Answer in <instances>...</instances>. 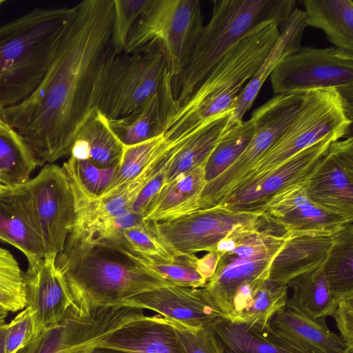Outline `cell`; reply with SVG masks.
<instances>
[{
    "label": "cell",
    "mask_w": 353,
    "mask_h": 353,
    "mask_svg": "<svg viewBox=\"0 0 353 353\" xmlns=\"http://www.w3.org/2000/svg\"><path fill=\"white\" fill-rule=\"evenodd\" d=\"M114 13V0H85L73 6L38 88L23 102L0 110L38 165L70 154L79 129L97 108L102 79L116 55Z\"/></svg>",
    "instance_id": "obj_1"
},
{
    "label": "cell",
    "mask_w": 353,
    "mask_h": 353,
    "mask_svg": "<svg viewBox=\"0 0 353 353\" xmlns=\"http://www.w3.org/2000/svg\"><path fill=\"white\" fill-rule=\"evenodd\" d=\"M55 266L73 304L83 310L120 305L140 293L174 285L110 239L92 243L69 234Z\"/></svg>",
    "instance_id": "obj_2"
},
{
    "label": "cell",
    "mask_w": 353,
    "mask_h": 353,
    "mask_svg": "<svg viewBox=\"0 0 353 353\" xmlns=\"http://www.w3.org/2000/svg\"><path fill=\"white\" fill-rule=\"evenodd\" d=\"M280 36L274 22L262 23L234 43L192 94L170 114L163 136L178 144L203 125L231 112L243 85L256 74Z\"/></svg>",
    "instance_id": "obj_3"
},
{
    "label": "cell",
    "mask_w": 353,
    "mask_h": 353,
    "mask_svg": "<svg viewBox=\"0 0 353 353\" xmlns=\"http://www.w3.org/2000/svg\"><path fill=\"white\" fill-rule=\"evenodd\" d=\"M72 11L36 8L0 26V110L23 102L38 88Z\"/></svg>",
    "instance_id": "obj_4"
},
{
    "label": "cell",
    "mask_w": 353,
    "mask_h": 353,
    "mask_svg": "<svg viewBox=\"0 0 353 353\" xmlns=\"http://www.w3.org/2000/svg\"><path fill=\"white\" fill-rule=\"evenodd\" d=\"M296 0H214L211 19L203 26L192 53L176 77V105L195 90L211 69L234 43L264 23L279 27L296 8Z\"/></svg>",
    "instance_id": "obj_5"
},
{
    "label": "cell",
    "mask_w": 353,
    "mask_h": 353,
    "mask_svg": "<svg viewBox=\"0 0 353 353\" xmlns=\"http://www.w3.org/2000/svg\"><path fill=\"white\" fill-rule=\"evenodd\" d=\"M203 28L199 0H151L132 28L123 53L159 46L174 79L190 59Z\"/></svg>",
    "instance_id": "obj_6"
},
{
    "label": "cell",
    "mask_w": 353,
    "mask_h": 353,
    "mask_svg": "<svg viewBox=\"0 0 353 353\" xmlns=\"http://www.w3.org/2000/svg\"><path fill=\"white\" fill-rule=\"evenodd\" d=\"M352 123V114L349 112L337 90H313L305 92L299 110L289 127L236 189L329 134H339L347 137Z\"/></svg>",
    "instance_id": "obj_7"
},
{
    "label": "cell",
    "mask_w": 353,
    "mask_h": 353,
    "mask_svg": "<svg viewBox=\"0 0 353 353\" xmlns=\"http://www.w3.org/2000/svg\"><path fill=\"white\" fill-rule=\"evenodd\" d=\"M169 76L159 46L115 55L102 79L97 109L108 120L137 112L160 92Z\"/></svg>",
    "instance_id": "obj_8"
},
{
    "label": "cell",
    "mask_w": 353,
    "mask_h": 353,
    "mask_svg": "<svg viewBox=\"0 0 353 353\" xmlns=\"http://www.w3.org/2000/svg\"><path fill=\"white\" fill-rule=\"evenodd\" d=\"M304 93L278 94L251 115L254 125L252 139L241 155L221 175L206 183L199 209L222 203L239 187L261 157L281 138L297 114Z\"/></svg>",
    "instance_id": "obj_9"
},
{
    "label": "cell",
    "mask_w": 353,
    "mask_h": 353,
    "mask_svg": "<svg viewBox=\"0 0 353 353\" xmlns=\"http://www.w3.org/2000/svg\"><path fill=\"white\" fill-rule=\"evenodd\" d=\"M276 95L334 89L352 114L353 52L336 47L299 48L283 59L270 75Z\"/></svg>",
    "instance_id": "obj_10"
},
{
    "label": "cell",
    "mask_w": 353,
    "mask_h": 353,
    "mask_svg": "<svg viewBox=\"0 0 353 353\" xmlns=\"http://www.w3.org/2000/svg\"><path fill=\"white\" fill-rule=\"evenodd\" d=\"M22 188L29 214L42 242L44 258H56L76 221L70 181L62 167L48 163Z\"/></svg>",
    "instance_id": "obj_11"
},
{
    "label": "cell",
    "mask_w": 353,
    "mask_h": 353,
    "mask_svg": "<svg viewBox=\"0 0 353 353\" xmlns=\"http://www.w3.org/2000/svg\"><path fill=\"white\" fill-rule=\"evenodd\" d=\"M261 214V212L234 211L218 204L174 220L153 223L159 236L176 257L215 251L219 243L227 236L265 225Z\"/></svg>",
    "instance_id": "obj_12"
},
{
    "label": "cell",
    "mask_w": 353,
    "mask_h": 353,
    "mask_svg": "<svg viewBox=\"0 0 353 353\" xmlns=\"http://www.w3.org/2000/svg\"><path fill=\"white\" fill-rule=\"evenodd\" d=\"M143 315V309L128 305L83 310L72 304L40 334L34 353H90L107 335Z\"/></svg>",
    "instance_id": "obj_13"
},
{
    "label": "cell",
    "mask_w": 353,
    "mask_h": 353,
    "mask_svg": "<svg viewBox=\"0 0 353 353\" xmlns=\"http://www.w3.org/2000/svg\"><path fill=\"white\" fill-rule=\"evenodd\" d=\"M344 137L331 134L294 154L275 168L243 185L222 203L234 211L261 212L279 192L303 183L312 175L330 144Z\"/></svg>",
    "instance_id": "obj_14"
},
{
    "label": "cell",
    "mask_w": 353,
    "mask_h": 353,
    "mask_svg": "<svg viewBox=\"0 0 353 353\" xmlns=\"http://www.w3.org/2000/svg\"><path fill=\"white\" fill-rule=\"evenodd\" d=\"M303 185L313 202L353 222V137L332 142Z\"/></svg>",
    "instance_id": "obj_15"
},
{
    "label": "cell",
    "mask_w": 353,
    "mask_h": 353,
    "mask_svg": "<svg viewBox=\"0 0 353 353\" xmlns=\"http://www.w3.org/2000/svg\"><path fill=\"white\" fill-rule=\"evenodd\" d=\"M261 211V217L265 222L282 228L288 237L333 235L347 223H352L313 202L303 183L279 192Z\"/></svg>",
    "instance_id": "obj_16"
},
{
    "label": "cell",
    "mask_w": 353,
    "mask_h": 353,
    "mask_svg": "<svg viewBox=\"0 0 353 353\" xmlns=\"http://www.w3.org/2000/svg\"><path fill=\"white\" fill-rule=\"evenodd\" d=\"M23 279L26 307L32 312L34 335L38 337L57 323L73 302L55 266V258L28 262Z\"/></svg>",
    "instance_id": "obj_17"
},
{
    "label": "cell",
    "mask_w": 353,
    "mask_h": 353,
    "mask_svg": "<svg viewBox=\"0 0 353 353\" xmlns=\"http://www.w3.org/2000/svg\"><path fill=\"white\" fill-rule=\"evenodd\" d=\"M120 305L150 310L194 330L210 326L223 316L210 303L203 288L162 287L137 294Z\"/></svg>",
    "instance_id": "obj_18"
},
{
    "label": "cell",
    "mask_w": 353,
    "mask_h": 353,
    "mask_svg": "<svg viewBox=\"0 0 353 353\" xmlns=\"http://www.w3.org/2000/svg\"><path fill=\"white\" fill-rule=\"evenodd\" d=\"M270 325L279 337L303 353H343L347 347L325 321L313 319L288 303Z\"/></svg>",
    "instance_id": "obj_19"
},
{
    "label": "cell",
    "mask_w": 353,
    "mask_h": 353,
    "mask_svg": "<svg viewBox=\"0 0 353 353\" xmlns=\"http://www.w3.org/2000/svg\"><path fill=\"white\" fill-rule=\"evenodd\" d=\"M129 353H187L173 327L159 316H142L104 337L97 345Z\"/></svg>",
    "instance_id": "obj_20"
},
{
    "label": "cell",
    "mask_w": 353,
    "mask_h": 353,
    "mask_svg": "<svg viewBox=\"0 0 353 353\" xmlns=\"http://www.w3.org/2000/svg\"><path fill=\"white\" fill-rule=\"evenodd\" d=\"M205 165L185 172L163 185L143 212V221H170L198 210L206 183Z\"/></svg>",
    "instance_id": "obj_21"
},
{
    "label": "cell",
    "mask_w": 353,
    "mask_h": 353,
    "mask_svg": "<svg viewBox=\"0 0 353 353\" xmlns=\"http://www.w3.org/2000/svg\"><path fill=\"white\" fill-rule=\"evenodd\" d=\"M334 235H285L287 240L271 262L268 279L288 285L294 278L323 266Z\"/></svg>",
    "instance_id": "obj_22"
},
{
    "label": "cell",
    "mask_w": 353,
    "mask_h": 353,
    "mask_svg": "<svg viewBox=\"0 0 353 353\" xmlns=\"http://www.w3.org/2000/svg\"><path fill=\"white\" fill-rule=\"evenodd\" d=\"M306 26L304 10L296 8L281 28L280 36L267 57L240 93L231 112L225 130L243 121L245 113L252 106L263 83L277 64L301 47V39Z\"/></svg>",
    "instance_id": "obj_23"
},
{
    "label": "cell",
    "mask_w": 353,
    "mask_h": 353,
    "mask_svg": "<svg viewBox=\"0 0 353 353\" xmlns=\"http://www.w3.org/2000/svg\"><path fill=\"white\" fill-rule=\"evenodd\" d=\"M273 258L220 257L216 270L203 289L213 307L223 317L230 314L236 291L244 283L258 279H269Z\"/></svg>",
    "instance_id": "obj_24"
},
{
    "label": "cell",
    "mask_w": 353,
    "mask_h": 353,
    "mask_svg": "<svg viewBox=\"0 0 353 353\" xmlns=\"http://www.w3.org/2000/svg\"><path fill=\"white\" fill-rule=\"evenodd\" d=\"M173 79L169 76L159 94L137 112L108 120L110 128L124 146H132L164 132L167 120L175 108Z\"/></svg>",
    "instance_id": "obj_25"
},
{
    "label": "cell",
    "mask_w": 353,
    "mask_h": 353,
    "mask_svg": "<svg viewBox=\"0 0 353 353\" xmlns=\"http://www.w3.org/2000/svg\"><path fill=\"white\" fill-rule=\"evenodd\" d=\"M0 241L19 250L28 262L44 257L42 242L29 214L22 184L0 192Z\"/></svg>",
    "instance_id": "obj_26"
},
{
    "label": "cell",
    "mask_w": 353,
    "mask_h": 353,
    "mask_svg": "<svg viewBox=\"0 0 353 353\" xmlns=\"http://www.w3.org/2000/svg\"><path fill=\"white\" fill-rule=\"evenodd\" d=\"M211 327L223 353H303L279 337L270 325L261 327L221 316Z\"/></svg>",
    "instance_id": "obj_27"
},
{
    "label": "cell",
    "mask_w": 353,
    "mask_h": 353,
    "mask_svg": "<svg viewBox=\"0 0 353 353\" xmlns=\"http://www.w3.org/2000/svg\"><path fill=\"white\" fill-rule=\"evenodd\" d=\"M124 148L108 119L96 108L79 129L70 155L99 168H111L119 166Z\"/></svg>",
    "instance_id": "obj_28"
},
{
    "label": "cell",
    "mask_w": 353,
    "mask_h": 353,
    "mask_svg": "<svg viewBox=\"0 0 353 353\" xmlns=\"http://www.w3.org/2000/svg\"><path fill=\"white\" fill-rule=\"evenodd\" d=\"M307 26L323 30L334 47L353 52V1L305 0Z\"/></svg>",
    "instance_id": "obj_29"
},
{
    "label": "cell",
    "mask_w": 353,
    "mask_h": 353,
    "mask_svg": "<svg viewBox=\"0 0 353 353\" xmlns=\"http://www.w3.org/2000/svg\"><path fill=\"white\" fill-rule=\"evenodd\" d=\"M230 114V112L218 116L179 144L167 166L163 185L206 163L225 130Z\"/></svg>",
    "instance_id": "obj_30"
},
{
    "label": "cell",
    "mask_w": 353,
    "mask_h": 353,
    "mask_svg": "<svg viewBox=\"0 0 353 353\" xmlns=\"http://www.w3.org/2000/svg\"><path fill=\"white\" fill-rule=\"evenodd\" d=\"M288 286L293 295L286 303L315 319L332 316L339 300L330 292L323 266L294 278Z\"/></svg>",
    "instance_id": "obj_31"
},
{
    "label": "cell",
    "mask_w": 353,
    "mask_h": 353,
    "mask_svg": "<svg viewBox=\"0 0 353 353\" xmlns=\"http://www.w3.org/2000/svg\"><path fill=\"white\" fill-rule=\"evenodd\" d=\"M353 222L347 223L334 235L323 265L332 296L341 298L353 294Z\"/></svg>",
    "instance_id": "obj_32"
},
{
    "label": "cell",
    "mask_w": 353,
    "mask_h": 353,
    "mask_svg": "<svg viewBox=\"0 0 353 353\" xmlns=\"http://www.w3.org/2000/svg\"><path fill=\"white\" fill-rule=\"evenodd\" d=\"M173 147L165 139L163 133L145 142L132 146H125L117 172L110 186L100 198L119 192L161 155Z\"/></svg>",
    "instance_id": "obj_33"
},
{
    "label": "cell",
    "mask_w": 353,
    "mask_h": 353,
    "mask_svg": "<svg viewBox=\"0 0 353 353\" xmlns=\"http://www.w3.org/2000/svg\"><path fill=\"white\" fill-rule=\"evenodd\" d=\"M38 166L33 154L22 138L13 129L0 131V181L15 187L30 180Z\"/></svg>",
    "instance_id": "obj_34"
},
{
    "label": "cell",
    "mask_w": 353,
    "mask_h": 353,
    "mask_svg": "<svg viewBox=\"0 0 353 353\" xmlns=\"http://www.w3.org/2000/svg\"><path fill=\"white\" fill-rule=\"evenodd\" d=\"M254 131L252 120L235 123L222 134L205 165V176L208 183L225 171L244 152Z\"/></svg>",
    "instance_id": "obj_35"
},
{
    "label": "cell",
    "mask_w": 353,
    "mask_h": 353,
    "mask_svg": "<svg viewBox=\"0 0 353 353\" xmlns=\"http://www.w3.org/2000/svg\"><path fill=\"white\" fill-rule=\"evenodd\" d=\"M117 243L139 263L154 271L174 285L201 288L207 283V280L197 270L199 258L194 254H181L170 262L144 255L122 243Z\"/></svg>",
    "instance_id": "obj_36"
},
{
    "label": "cell",
    "mask_w": 353,
    "mask_h": 353,
    "mask_svg": "<svg viewBox=\"0 0 353 353\" xmlns=\"http://www.w3.org/2000/svg\"><path fill=\"white\" fill-rule=\"evenodd\" d=\"M74 194L88 200L99 199L111 184L119 167L99 168L72 156L62 166Z\"/></svg>",
    "instance_id": "obj_37"
},
{
    "label": "cell",
    "mask_w": 353,
    "mask_h": 353,
    "mask_svg": "<svg viewBox=\"0 0 353 353\" xmlns=\"http://www.w3.org/2000/svg\"><path fill=\"white\" fill-rule=\"evenodd\" d=\"M288 286L266 280L253 294L234 321L265 327L286 305Z\"/></svg>",
    "instance_id": "obj_38"
},
{
    "label": "cell",
    "mask_w": 353,
    "mask_h": 353,
    "mask_svg": "<svg viewBox=\"0 0 353 353\" xmlns=\"http://www.w3.org/2000/svg\"><path fill=\"white\" fill-rule=\"evenodd\" d=\"M0 306L12 312L26 307L23 272L14 256L1 247Z\"/></svg>",
    "instance_id": "obj_39"
},
{
    "label": "cell",
    "mask_w": 353,
    "mask_h": 353,
    "mask_svg": "<svg viewBox=\"0 0 353 353\" xmlns=\"http://www.w3.org/2000/svg\"><path fill=\"white\" fill-rule=\"evenodd\" d=\"M132 250L153 258L172 262L175 259L174 252L157 234L152 221L123 230L114 239Z\"/></svg>",
    "instance_id": "obj_40"
},
{
    "label": "cell",
    "mask_w": 353,
    "mask_h": 353,
    "mask_svg": "<svg viewBox=\"0 0 353 353\" xmlns=\"http://www.w3.org/2000/svg\"><path fill=\"white\" fill-rule=\"evenodd\" d=\"M151 0H114L111 42L116 55L123 53L129 34Z\"/></svg>",
    "instance_id": "obj_41"
},
{
    "label": "cell",
    "mask_w": 353,
    "mask_h": 353,
    "mask_svg": "<svg viewBox=\"0 0 353 353\" xmlns=\"http://www.w3.org/2000/svg\"><path fill=\"white\" fill-rule=\"evenodd\" d=\"M168 321L187 353H223L211 325L194 330Z\"/></svg>",
    "instance_id": "obj_42"
},
{
    "label": "cell",
    "mask_w": 353,
    "mask_h": 353,
    "mask_svg": "<svg viewBox=\"0 0 353 353\" xmlns=\"http://www.w3.org/2000/svg\"><path fill=\"white\" fill-rule=\"evenodd\" d=\"M37 338L32 312L29 307H26L8 323L5 353H15Z\"/></svg>",
    "instance_id": "obj_43"
},
{
    "label": "cell",
    "mask_w": 353,
    "mask_h": 353,
    "mask_svg": "<svg viewBox=\"0 0 353 353\" xmlns=\"http://www.w3.org/2000/svg\"><path fill=\"white\" fill-rule=\"evenodd\" d=\"M339 335L347 344L353 345V294L341 298L332 316Z\"/></svg>",
    "instance_id": "obj_44"
},
{
    "label": "cell",
    "mask_w": 353,
    "mask_h": 353,
    "mask_svg": "<svg viewBox=\"0 0 353 353\" xmlns=\"http://www.w3.org/2000/svg\"><path fill=\"white\" fill-rule=\"evenodd\" d=\"M164 170L152 179L140 191L130 210L142 215L145 207L163 187L165 179Z\"/></svg>",
    "instance_id": "obj_45"
},
{
    "label": "cell",
    "mask_w": 353,
    "mask_h": 353,
    "mask_svg": "<svg viewBox=\"0 0 353 353\" xmlns=\"http://www.w3.org/2000/svg\"><path fill=\"white\" fill-rule=\"evenodd\" d=\"M220 255L217 252H208V253L197 261V270L207 280V281L214 274Z\"/></svg>",
    "instance_id": "obj_46"
},
{
    "label": "cell",
    "mask_w": 353,
    "mask_h": 353,
    "mask_svg": "<svg viewBox=\"0 0 353 353\" xmlns=\"http://www.w3.org/2000/svg\"><path fill=\"white\" fill-rule=\"evenodd\" d=\"M8 323L5 319L0 320V353H5V341L7 333Z\"/></svg>",
    "instance_id": "obj_47"
},
{
    "label": "cell",
    "mask_w": 353,
    "mask_h": 353,
    "mask_svg": "<svg viewBox=\"0 0 353 353\" xmlns=\"http://www.w3.org/2000/svg\"><path fill=\"white\" fill-rule=\"evenodd\" d=\"M90 353H129L123 350L99 345L94 346Z\"/></svg>",
    "instance_id": "obj_48"
},
{
    "label": "cell",
    "mask_w": 353,
    "mask_h": 353,
    "mask_svg": "<svg viewBox=\"0 0 353 353\" xmlns=\"http://www.w3.org/2000/svg\"><path fill=\"white\" fill-rule=\"evenodd\" d=\"M39 338L40 335L37 339L33 340L31 343H30L28 345L19 350L15 353H34L38 343L39 341Z\"/></svg>",
    "instance_id": "obj_49"
},
{
    "label": "cell",
    "mask_w": 353,
    "mask_h": 353,
    "mask_svg": "<svg viewBox=\"0 0 353 353\" xmlns=\"http://www.w3.org/2000/svg\"><path fill=\"white\" fill-rule=\"evenodd\" d=\"M12 130L9 125L6 122L0 114V131H10Z\"/></svg>",
    "instance_id": "obj_50"
},
{
    "label": "cell",
    "mask_w": 353,
    "mask_h": 353,
    "mask_svg": "<svg viewBox=\"0 0 353 353\" xmlns=\"http://www.w3.org/2000/svg\"><path fill=\"white\" fill-rule=\"evenodd\" d=\"M343 353H353V345H347Z\"/></svg>",
    "instance_id": "obj_51"
},
{
    "label": "cell",
    "mask_w": 353,
    "mask_h": 353,
    "mask_svg": "<svg viewBox=\"0 0 353 353\" xmlns=\"http://www.w3.org/2000/svg\"><path fill=\"white\" fill-rule=\"evenodd\" d=\"M8 186L5 185L1 181H0V192L5 190L6 188H8Z\"/></svg>",
    "instance_id": "obj_52"
},
{
    "label": "cell",
    "mask_w": 353,
    "mask_h": 353,
    "mask_svg": "<svg viewBox=\"0 0 353 353\" xmlns=\"http://www.w3.org/2000/svg\"><path fill=\"white\" fill-rule=\"evenodd\" d=\"M0 314L8 315V311L0 306Z\"/></svg>",
    "instance_id": "obj_53"
},
{
    "label": "cell",
    "mask_w": 353,
    "mask_h": 353,
    "mask_svg": "<svg viewBox=\"0 0 353 353\" xmlns=\"http://www.w3.org/2000/svg\"><path fill=\"white\" fill-rule=\"evenodd\" d=\"M7 316L6 314H0V320L5 319V318Z\"/></svg>",
    "instance_id": "obj_54"
},
{
    "label": "cell",
    "mask_w": 353,
    "mask_h": 353,
    "mask_svg": "<svg viewBox=\"0 0 353 353\" xmlns=\"http://www.w3.org/2000/svg\"><path fill=\"white\" fill-rule=\"evenodd\" d=\"M5 2L4 0H0V7L1 6L2 3H3Z\"/></svg>",
    "instance_id": "obj_55"
}]
</instances>
